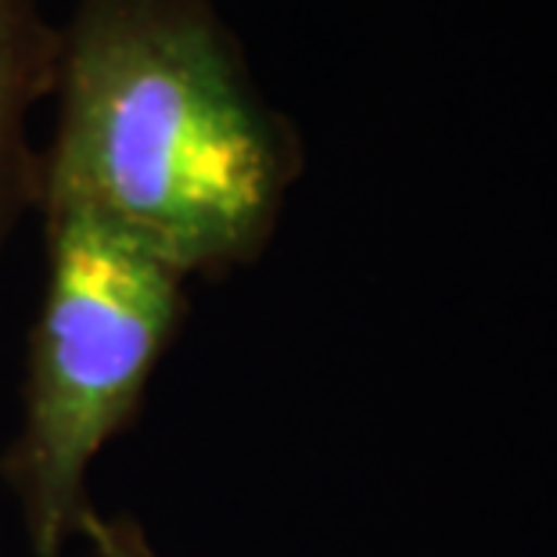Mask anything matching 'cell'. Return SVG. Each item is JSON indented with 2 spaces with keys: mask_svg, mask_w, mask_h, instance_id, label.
<instances>
[{
  "mask_svg": "<svg viewBox=\"0 0 557 557\" xmlns=\"http://www.w3.org/2000/svg\"><path fill=\"white\" fill-rule=\"evenodd\" d=\"M62 29L40 0H0V252L44 201V156L29 140L33 109L54 98Z\"/></svg>",
  "mask_w": 557,
  "mask_h": 557,
  "instance_id": "3957f363",
  "label": "cell"
},
{
  "mask_svg": "<svg viewBox=\"0 0 557 557\" xmlns=\"http://www.w3.org/2000/svg\"><path fill=\"white\" fill-rule=\"evenodd\" d=\"M54 98L40 209L90 212L181 277H223L274 242L302 137L209 0H79Z\"/></svg>",
  "mask_w": 557,
  "mask_h": 557,
  "instance_id": "6da1fadb",
  "label": "cell"
},
{
  "mask_svg": "<svg viewBox=\"0 0 557 557\" xmlns=\"http://www.w3.org/2000/svg\"><path fill=\"white\" fill-rule=\"evenodd\" d=\"M79 536L90 540V547L98 557H162L151 547L148 532L126 515H101L98 507H87L79 518Z\"/></svg>",
  "mask_w": 557,
  "mask_h": 557,
  "instance_id": "277c9868",
  "label": "cell"
},
{
  "mask_svg": "<svg viewBox=\"0 0 557 557\" xmlns=\"http://www.w3.org/2000/svg\"><path fill=\"white\" fill-rule=\"evenodd\" d=\"M47 281L29 335L22 429L0 460L37 557H62L98 454L137 421L187 295L156 252L76 206H44Z\"/></svg>",
  "mask_w": 557,
  "mask_h": 557,
  "instance_id": "7a4b0ae2",
  "label": "cell"
}]
</instances>
